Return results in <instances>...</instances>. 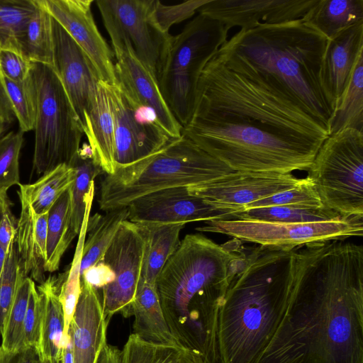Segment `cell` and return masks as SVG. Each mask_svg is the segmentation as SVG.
Listing matches in <instances>:
<instances>
[{"label":"cell","mask_w":363,"mask_h":363,"mask_svg":"<svg viewBox=\"0 0 363 363\" xmlns=\"http://www.w3.org/2000/svg\"><path fill=\"white\" fill-rule=\"evenodd\" d=\"M196 230L225 234L240 241L259 246L293 250L317 242L362 237L363 216L303 223L220 219L206 221L204 225Z\"/></svg>","instance_id":"10"},{"label":"cell","mask_w":363,"mask_h":363,"mask_svg":"<svg viewBox=\"0 0 363 363\" xmlns=\"http://www.w3.org/2000/svg\"><path fill=\"white\" fill-rule=\"evenodd\" d=\"M0 363H41V360L35 347L9 352L0 346Z\"/></svg>","instance_id":"49"},{"label":"cell","mask_w":363,"mask_h":363,"mask_svg":"<svg viewBox=\"0 0 363 363\" xmlns=\"http://www.w3.org/2000/svg\"><path fill=\"white\" fill-rule=\"evenodd\" d=\"M120 350L113 345L104 344L96 363H119Z\"/></svg>","instance_id":"50"},{"label":"cell","mask_w":363,"mask_h":363,"mask_svg":"<svg viewBox=\"0 0 363 363\" xmlns=\"http://www.w3.org/2000/svg\"><path fill=\"white\" fill-rule=\"evenodd\" d=\"M75 171V179L70 188V225L75 236L79 235L86 210L85 196L95 178L104 173L96 162L89 145L84 144L69 164Z\"/></svg>","instance_id":"34"},{"label":"cell","mask_w":363,"mask_h":363,"mask_svg":"<svg viewBox=\"0 0 363 363\" xmlns=\"http://www.w3.org/2000/svg\"><path fill=\"white\" fill-rule=\"evenodd\" d=\"M230 117L323 142L329 135L297 101L258 75L234 71L214 55L199 78L193 117Z\"/></svg>","instance_id":"5"},{"label":"cell","mask_w":363,"mask_h":363,"mask_svg":"<svg viewBox=\"0 0 363 363\" xmlns=\"http://www.w3.org/2000/svg\"><path fill=\"white\" fill-rule=\"evenodd\" d=\"M318 0H209L198 9L200 14L222 23L229 30L262 24L272 25L301 19Z\"/></svg>","instance_id":"20"},{"label":"cell","mask_w":363,"mask_h":363,"mask_svg":"<svg viewBox=\"0 0 363 363\" xmlns=\"http://www.w3.org/2000/svg\"><path fill=\"white\" fill-rule=\"evenodd\" d=\"M42 301L35 284L30 294L23 324V347H33L38 351L41 330Z\"/></svg>","instance_id":"46"},{"label":"cell","mask_w":363,"mask_h":363,"mask_svg":"<svg viewBox=\"0 0 363 363\" xmlns=\"http://www.w3.org/2000/svg\"><path fill=\"white\" fill-rule=\"evenodd\" d=\"M26 276L19 259L15 240L7 252L0 279V335H1L13 304L19 281Z\"/></svg>","instance_id":"43"},{"label":"cell","mask_w":363,"mask_h":363,"mask_svg":"<svg viewBox=\"0 0 363 363\" xmlns=\"http://www.w3.org/2000/svg\"><path fill=\"white\" fill-rule=\"evenodd\" d=\"M128 220L136 225L186 224L229 219L230 212L190 194L187 187L158 190L142 196L128 206Z\"/></svg>","instance_id":"17"},{"label":"cell","mask_w":363,"mask_h":363,"mask_svg":"<svg viewBox=\"0 0 363 363\" xmlns=\"http://www.w3.org/2000/svg\"><path fill=\"white\" fill-rule=\"evenodd\" d=\"M228 32L222 23L199 13L180 33L171 36L161 74L173 72L199 78L227 40Z\"/></svg>","instance_id":"19"},{"label":"cell","mask_w":363,"mask_h":363,"mask_svg":"<svg viewBox=\"0 0 363 363\" xmlns=\"http://www.w3.org/2000/svg\"><path fill=\"white\" fill-rule=\"evenodd\" d=\"M128 208H119L89 216L83 245L80 274L99 262L121 223L128 219Z\"/></svg>","instance_id":"29"},{"label":"cell","mask_w":363,"mask_h":363,"mask_svg":"<svg viewBox=\"0 0 363 363\" xmlns=\"http://www.w3.org/2000/svg\"><path fill=\"white\" fill-rule=\"evenodd\" d=\"M9 125L0 118V138L5 134Z\"/></svg>","instance_id":"53"},{"label":"cell","mask_w":363,"mask_h":363,"mask_svg":"<svg viewBox=\"0 0 363 363\" xmlns=\"http://www.w3.org/2000/svg\"><path fill=\"white\" fill-rule=\"evenodd\" d=\"M35 281L30 277H21L16 294L8 314L5 326L1 334V347L9 352H14L23 347V324L31 289Z\"/></svg>","instance_id":"39"},{"label":"cell","mask_w":363,"mask_h":363,"mask_svg":"<svg viewBox=\"0 0 363 363\" xmlns=\"http://www.w3.org/2000/svg\"><path fill=\"white\" fill-rule=\"evenodd\" d=\"M21 213L17 220L15 243L24 274L35 282L45 280L47 225L48 213L38 214L20 199Z\"/></svg>","instance_id":"23"},{"label":"cell","mask_w":363,"mask_h":363,"mask_svg":"<svg viewBox=\"0 0 363 363\" xmlns=\"http://www.w3.org/2000/svg\"><path fill=\"white\" fill-rule=\"evenodd\" d=\"M114 278V274L111 268L101 260L84 270L81 274V281L101 290L111 283Z\"/></svg>","instance_id":"48"},{"label":"cell","mask_w":363,"mask_h":363,"mask_svg":"<svg viewBox=\"0 0 363 363\" xmlns=\"http://www.w3.org/2000/svg\"><path fill=\"white\" fill-rule=\"evenodd\" d=\"M23 143V133L10 131L0 138V192L7 194L20 184L19 156Z\"/></svg>","instance_id":"41"},{"label":"cell","mask_w":363,"mask_h":363,"mask_svg":"<svg viewBox=\"0 0 363 363\" xmlns=\"http://www.w3.org/2000/svg\"><path fill=\"white\" fill-rule=\"evenodd\" d=\"M208 1L192 0L169 6L164 5L158 0H153L152 16L158 28L164 33H169L172 25L191 18Z\"/></svg>","instance_id":"44"},{"label":"cell","mask_w":363,"mask_h":363,"mask_svg":"<svg viewBox=\"0 0 363 363\" xmlns=\"http://www.w3.org/2000/svg\"><path fill=\"white\" fill-rule=\"evenodd\" d=\"M105 86L113 119L115 169L140 162L174 140L161 128L155 116L130 101L118 84H105Z\"/></svg>","instance_id":"12"},{"label":"cell","mask_w":363,"mask_h":363,"mask_svg":"<svg viewBox=\"0 0 363 363\" xmlns=\"http://www.w3.org/2000/svg\"><path fill=\"white\" fill-rule=\"evenodd\" d=\"M34 62L19 48L0 49V71L4 76L16 82L27 79L31 74Z\"/></svg>","instance_id":"45"},{"label":"cell","mask_w":363,"mask_h":363,"mask_svg":"<svg viewBox=\"0 0 363 363\" xmlns=\"http://www.w3.org/2000/svg\"><path fill=\"white\" fill-rule=\"evenodd\" d=\"M130 311L133 333L150 342L179 345L167 323L155 285L140 280Z\"/></svg>","instance_id":"25"},{"label":"cell","mask_w":363,"mask_h":363,"mask_svg":"<svg viewBox=\"0 0 363 363\" xmlns=\"http://www.w3.org/2000/svg\"><path fill=\"white\" fill-rule=\"evenodd\" d=\"M70 188L48 211L45 272L52 273L59 269L64 253L76 237L70 225Z\"/></svg>","instance_id":"31"},{"label":"cell","mask_w":363,"mask_h":363,"mask_svg":"<svg viewBox=\"0 0 363 363\" xmlns=\"http://www.w3.org/2000/svg\"><path fill=\"white\" fill-rule=\"evenodd\" d=\"M306 179L291 173L233 172L213 182L189 186L187 190L231 216L249 203L296 187Z\"/></svg>","instance_id":"15"},{"label":"cell","mask_w":363,"mask_h":363,"mask_svg":"<svg viewBox=\"0 0 363 363\" xmlns=\"http://www.w3.org/2000/svg\"><path fill=\"white\" fill-rule=\"evenodd\" d=\"M88 57L101 81L118 84L114 54L99 32L92 12V0H39Z\"/></svg>","instance_id":"16"},{"label":"cell","mask_w":363,"mask_h":363,"mask_svg":"<svg viewBox=\"0 0 363 363\" xmlns=\"http://www.w3.org/2000/svg\"><path fill=\"white\" fill-rule=\"evenodd\" d=\"M344 240L295 249L285 313L257 363H363V247Z\"/></svg>","instance_id":"1"},{"label":"cell","mask_w":363,"mask_h":363,"mask_svg":"<svg viewBox=\"0 0 363 363\" xmlns=\"http://www.w3.org/2000/svg\"><path fill=\"white\" fill-rule=\"evenodd\" d=\"M32 76L37 93L33 167L43 175L60 164H71L84 132L53 68L34 63Z\"/></svg>","instance_id":"8"},{"label":"cell","mask_w":363,"mask_h":363,"mask_svg":"<svg viewBox=\"0 0 363 363\" xmlns=\"http://www.w3.org/2000/svg\"><path fill=\"white\" fill-rule=\"evenodd\" d=\"M112 50L118 85L123 93L130 101L150 111L170 139L181 138L182 126L167 106L157 78L138 59L127 41Z\"/></svg>","instance_id":"18"},{"label":"cell","mask_w":363,"mask_h":363,"mask_svg":"<svg viewBox=\"0 0 363 363\" xmlns=\"http://www.w3.org/2000/svg\"><path fill=\"white\" fill-rule=\"evenodd\" d=\"M295 249L258 245L248 250L219 311L218 363L257 362L288 305Z\"/></svg>","instance_id":"3"},{"label":"cell","mask_w":363,"mask_h":363,"mask_svg":"<svg viewBox=\"0 0 363 363\" xmlns=\"http://www.w3.org/2000/svg\"><path fill=\"white\" fill-rule=\"evenodd\" d=\"M41 363H62V359H60V360H53V361H50V360H43V361H41Z\"/></svg>","instance_id":"54"},{"label":"cell","mask_w":363,"mask_h":363,"mask_svg":"<svg viewBox=\"0 0 363 363\" xmlns=\"http://www.w3.org/2000/svg\"><path fill=\"white\" fill-rule=\"evenodd\" d=\"M182 135L235 172L308 170L323 142L230 117H193Z\"/></svg>","instance_id":"6"},{"label":"cell","mask_w":363,"mask_h":363,"mask_svg":"<svg viewBox=\"0 0 363 363\" xmlns=\"http://www.w3.org/2000/svg\"><path fill=\"white\" fill-rule=\"evenodd\" d=\"M347 128L363 132V50L356 60L348 84L333 113L329 135Z\"/></svg>","instance_id":"33"},{"label":"cell","mask_w":363,"mask_h":363,"mask_svg":"<svg viewBox=\"0 0 363 363\" xmlns=\"http://www.w3.org/2000/svg\"><path fill=\"white\" fill-rule=\"evenodd\" d=\"M7 252L0 245V279L4 270V263L6 257Z\"/></svg>","instance_id":"52"},{"label":"cell","mask_w":363,"mask_h":363,"mask_svg":"<svg viewBox=\"0 0 363 363\" xmlns=\"http://www.w3.org/2000/svg\"><path fill=\"white\" fill-rule=\"evenodd\" d=\"M87 220V218H84L83 220L74 257L69 269L66 272V277L60 289V298L62 305L65 318L64 337L67 335L70 323L81 294L80 267Z\"/></svg>","instance_id":"40"},{"label":"cell","mask_w":363,"mask_h":363,"mask_svg":"<svg viewBox=\"0 0 363 363\" xmlns=\"http://www.w3.org/2000/svg\"><path fill=\"white\" fill-rule=\"evenodd\" d=\"M233 172L182 135L157 153L106 174L101 182L99 206L104 211L127 207L151 192L211 183Z\"/></svg>","instance_id":"7"},{"label":"cell","mask_w":363,"mask_h":363,"mask_svg":"<svg viewBox=\"0 0 363 363\" xmlns=\"http://www.w3.org/2000/svg\"><path fill=\"white\" fill-rule=\"evenodd\" d=\"M17 220L11 210V202L8 199L0 215V245L7 252L15 240Z\"/></svg>","instance_id":"47"},{"label":"cell","mask_w":363,"mask_h":363,"mask_svg":"<svg viewBox=\"0 0 363 363\" xmlns=\"http://www.w3.org/2000/svg\"><path fill=\"white\" fill-rule=\"evenodd\" d=\"M2 74V73H1ZM6 97L20 130L23 133L33 130L37 106V93L32 76L22 82L13 81L2 74Z\"/></svg>","instance_id":"38"},{"label":"cell","mask_w":363,"mask_h":363,"mask_svg":"<svg viewBox=\"0 0 363 363\" xmlns=\"http://www.w3.org/2000/svg\"><path fill=\"white\" fill-rule=\"evenodd\" d=\"M94 158L106 174L115 171L114 125L105 83L101 81L99 94L84 129Z\"/></svg>","instance_id":"26"},{"label":"cell","mask_w":363,"mask_h":363,"mask_svg":"<svg viewBox=\"0 0 363 363\" xmlns=\"http://www.w3.org/2000/svg\"><path fill=\"white\" fill-rule=\"evenodd\" d=\"M185 225H138L145 238L141 281L155 285L165 264L179 247L180 233Z\"/></svg>","instance_id":"27"},{"label":"cell","mask_w":363,"mask_h":363,"mask_svg":"<svg viewBox=\"0 0 363 363\" xmlns=\"http://www.w3.org/2000/svg\"><path fill=\"white\" fill-rule=\"evenodd\" d=\"M108 323L104 314L101 290L81 281V294L68 330L73 363H96L106 343Z\"/></svg>","instance_id":"21"},{"label":"cell","mask_w":363,"mask_h":363,"mask_svg":"<svg viewBox=\"0 0 363 363\" xmlns=\"http://www.w3.org/2000/svg\"><path fill=\"white\" fill-rule=\"evenodd\" d=\"M245 256L238 239L219 245L203 235L188 234L155 283L172 335L205 363H218L219 311Z\"/></svg>","instance_id":"2"},{"label":"cell","mask_w":363,"mask_h":363,"mask_svg":"<svg viewBox=\"0 0 363 363\" xmlns=\"http://www.w3.org/2000/svg\"><path fill=\"white\" fill-rule=\"evenodd\" d=\"M62 363H73L72 344L70 335L68 333V337L63 350Z\"/></svg>","instance_id":"51"},{"label":"cell","mask_w":363,"mask_h":363,"mask_svg":"<svg viewBox=\"0 0 363 363\" xmlns=\"http://www.w3.org/2000/svg\"><path fill=\"white\" fill-rule=\"evenodd\" d=\"M119 363H205L187 348L147 341L132 333L120 351Z\"/></svg>","instance_id":"32"},{"label":"cell","mask_w":363,"mask_h":363,"mask_svg":"<svg viewBox=\"0 0 363 363\" xmlns=\"http://www.w3.org/2000/svg\"><path fill=\"white\" fill-rule=\"evenodd\" d=\"M301 21L327 40L363 23V0H318Z\"/></svg>","instance_id":"28"},{"label":"cell","mask_w":363,"mask_h":363,"mask_svg":"<svg viewBox=\"0 0 363 363\" xmlns=\"http://www.w3.org/2000/svg\"><path fill=\"white\" fill-rule=\"evenodd\" d=\"M363 50V23L350 26L327 40L320 81L325 95L335 111L356 60Z\"/></svg>","instance_id":"22"},{"label":"cell","mask_w":363,"mask_h":363,"mask_svg":"<svg viewBox=\"0 0 363 363\" xmlns=\"http://www.w3.org/2000/svg\"><path fill=\"white\" fill-rule=\"evenodd\" d=\"M21 40L23 52L34 63L53 67L52 17L39 0Z\"/></svg>","instance_id":"35"},{"label":"cell","mask_w":363,"mask_h":363,"mask_svg":"<svg viewBox=\"0 0 363 363\" xmlns=\"http://www.w3.org/2000/svg\"><path fill=\"white\" fill-rule=\"evenodd\" d=\"M308 172L324 207L363 216V132L347 128L328 135Z\"/></svg>","instance_id":"9"},{"label":"cell","mask_w":363,"mask_h":363,"mask_svg":"<svg viewBox=\"0 0 363 363\" xmlns=\"http://www.w3.org/2000/svg\"><path fill=\"white\" fill-rule=\"evenodd\" d=\"M66 272L49 276L36 286L42 301L40 340L38 353L41 361L62 359L67 335L64 337L65 318L60 298Z\"/></svg>","instance_id":"24"},{"label":"cell","mask_w":363,"mask_h":363,"mask_svg":"<svg viewBox=\"0 0 363 363\" xmlns=\"http://www.w3.org/2000/svg\"><path fill=\"white\" fill-rule=\"evenodd\" d=\"M306 178L303 184L249 203L241 211L252 208L279 206L303 208L324 207L314 185L308 177Z\"/></svg>","instance_id":"42"},{"label":"cell","mask_w":363,"mask_h":363,"mask_svg":"<svg viewBox=\"0 0 363 363\" xmlns=\"http://www.w3.org/2000/svg\"><path fill=\"white\" fill-rule=\"evenodd\" d=\"M52 27V68L65 89L84 132L98 100L101 80L84 51L53 18Z\"/></svg>","instance_id":"14"},{"label":"cell","mask_w":363,"mask_h":363,"mask_svg":"<svg viewBox=\"0 0 363 363\" xmlns=\"http://www.w3.org/2000/svg\"><path fill=\"white\" fill-rule=\"evenodd\" d=\"M96 4L112 49L127 41L158 81L172 35L157 26L153 0H98Z\"/></svg>","instance_id":"11"},{"label":"cell","mask_w":363,"mask_h":363,"mask_svg":"<svg viewBox=\"0 0 363 363\" xmlns=\"http://www.w3.org/2000/svg\"><path fill=\"white\" fill-rule=\"evenodd\" d=\"M327 39L301 19L240 29L214 56L224 65L270 77L308 112L329 135L333 111L320 72Z\"/></svg>","instance_id":"4"},{"label":"cell","mask_w":363,"mask_h":363,"mask_svg":"<svg viewBox=\"0 0 363 363\" xmlns=\"http://www.w3.org/2000/svg\"><path fill=\"white\" fill-rule=\"evenodd\" d=\"M343 216L328 208L297 206H269L247 208L233 213L229 219L252 220L265 222L303 223L340 220Z\"/></svg>","instance_id":"36"},{"label":"cell","mask_w":363,"mask_h":363,"mask_svg":"<svg viewBox=\"0 0 363 363\" xmlns=\"http://www.w3.org/2000/svg\"><path fill=\"white\" fill-rule=\"evenodd\" d=\"M145 238L139 226L123 221L101 261L114 274V280L101 289L104 314L108 320L120 313L131 317L130 306L141 277Z\"/></svg>","instance_id":"13"},{"label":"cell","mask_w":363,"mask_h":363,"mask_svg":"<svg viewBox=\"0 0 363 363\" xmlns=\"http://www.w3.org/2000/svg\"><path fill=\"white\" fill-rule=\"evenodd\" d=\"M36 9V0H0V49H21V38Z\"/></svg>","instance_id":"37"},{"label":"cell","mask_w":363,"mask_h":363,"mask_svg":"<svg viewBox=\"0 0 363 363\" xmlns=\"http://www.w3.org/2000/svg\"><path fill=\"white\" fill-rule=\"evenodd\" d=\"M74 179V169L68 164H60L43 174L34 183L20 184L18 194L35 213H47L62 194L72 186Z\"/></svg>","instance_id":"30"}]
</instances>
